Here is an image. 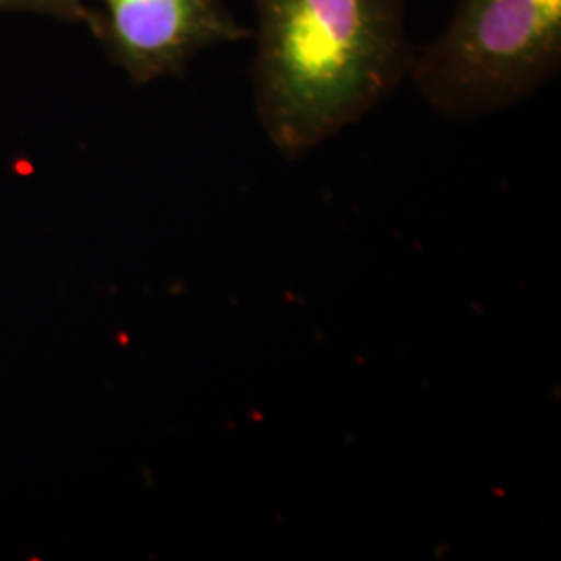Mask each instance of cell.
<instances>
[{
	"mask_svg": "<svg viewBox=\"0 0 561 561\" xmlns=\"http://www.w3.org/2000/svg\"><path fill=\"white\" fill-rule=\"evenodd\" d=\"M252 2L254 104L287 159L335 138L410 78L408 0Z\"/></svg>",
	"mask_w": 561,
	"mask_h": 561,
	"instance_id": "cell-1",
	"label": "cell"
},
{
	"mask_svg": "<svg viewBox=\"0 0 561 561\" xmlns=\"http://www.w3.org/2000/svg\"><path fill=\"white\" fill-rule=\"evenodd\" d=\"M561 67V0H458L410 80L435 111L474 119L530 99Z\"/></svg>",
	"mask_w": 561,
	"mask_h": 561,
	"instance_id": "cell-2",
	"label": "cell"
},
{
	"mask_svg": "<svg viewBox=\"0 0 561 561\" xmlns=\"http://www.w3.org/2000/svg\"><path fill=\"white\" fill-rule=\"evenodd\" d=\"M101 2L99 41L136 85L178 76L204 50L252 36L225 0Z\"/></svg>",
	"mask_w": 561,
	"mask_h": 561,
	"instance_id": "cell-3",
	"label": "cell"
},
{
	"mask_svg": "<svg viewBox=\"0 0 561 561\" xmlns=\"http://www.w3.org/2000/svg\"><path fill=\"white\" fill-rule=\"evenodd\" d=\"M0 11L34 13L44 18L80 23L88 27L96 38H101V11L85 4V0H0Z\"/></svg>",
	"mask_w": 561,
	"mask_h": 561,
	"instance_id": "cell-4",
	"label": "cell"
}]
</instances>
